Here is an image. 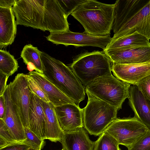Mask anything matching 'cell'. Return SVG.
Wrapping results in <instances>:
<instances>
[{"label":"cell","instance_id":"obj_26","mask_svg":"<svg viewBox=\"0 0 150 150\" xmlns=\"http://www.w3.org/2000/svg\"><path fill=\"white\" fill-rule=\"evenodd\" d=\"M26 77L30 91L36 94L42 101L46 102H49L47 95L40 85L29 74H27Z\"/></svg>","mask_w":150,"mask_h":150},{"label":"cell","instance_id":"obj_34","mask_svg":"<svg viewBox=\"0 0 150 150\" xmlns=\"http://www.w3.org/2000/svg\"><path fill=\"white\" fill-rule=\"evenodd\" d=\"M5 110L4 100L2 95L0 96V119H3L4 118Z\"/></svg>","mask_w":150,"mask_h":150},{"label":"cell","instance_id":"obj_21","mask_svg":"<svg viewBox=\"0 0 150 150\" xmlns=\"http://www.w3.org/2000/svg\"><path fill=\"white\" fill-rule=\"evenodd\" d=\"M147 47H150L149 40L144 36L135 32L112 40L103 50H122Z\"/></svg>","mask_w":150,"mask_h":150},{"label":"cell","instance_id":"obj_28","mask_svg":"<svg viewBox=\"0 0 150 150\" xmlns=\"http://www.w3.org/2000/svg\"><path fill=\"white\" fill-rule=\"evenodd\" d=\"M67 18L85 0H57Z\"/></svg>","mask_w":150,"mask_h":150},{"label":"cell","instance_id":"obj_6","mask_svg":"<svg viewBox=\"0 0 150 150\" xmlns=\"http://www.w3.org/2000/svg\"><path fill=\"white\" fill-rule=\"evenodd\" d=\"M85 92L88 100L83 109V127L90 134L99 136L117 118L119 110L87 91Z\"/></svg>","mask_w":150,"mask_h":150},{"label":"cell","instance_id":"obj_27","mask_svg":"<svg viewBox=\"0 0 150 150\" xmlns=\"http://www.w3.org/2000/svg\"><path fill=\"white\" fill-rule=\"evenodd\" d=\"M27 141L31 147L38 150H41L45 146L44 140H42L28 127H24Z\"/></svg>","mask_w":150,"mask_h":150},{"label":"cell","instance_id":"obj_17","mask_svg":"<svg viewBox=\"0 0 150 150\" xmlns=\"http://www.w3.org/2000/svg\"><path fill=\"white\" fill-rule=\"evenodd\" d=\"M12 8L0 7V48H4L14 42L17 25Z\"/></svg>","mask_w":150,"mask_h":150},{"label":"cell","instance_id":"obj_11","mask_svg":"<svg viewBox=\"0 0 150 150\" xmlns=\"http://www.w3.org/2000/svg\"><path fill=\"white\" fill-rule=\"evenodd\" d=\"M3 95L4 100L5 110L4 117L2 120L16 140L21 142H27L26 141L27 138L24 127L11 100L8 85Z\"/></svg>","mask_w":150,"mask_h":150},{"label":"cell","instance_id":"obj_8","mask_svg":"<svg viewBox=\"0 0 150 150\" xmlns=\"http://www.w3.org/2000/svg\"><path fill=\"white\" fill-rule=\"evenodd\" d=\"M149 129L136 117H117L105 132L113 137L119 144L127 149L145 135Z\"/></svg>","mask_w":150,"mask_h":150},{"label":"cell","instance_id":"obj_1","mask_svg":"<svg viewBox=\"0 0 150 150\" xmlns=\"http://www.w3.org/2000/svg\"><path fill=\"white\" fill-rule=\"evenodd\" d=\"M12 9L17 25L50 33L70 30L57 0H16Z\"/></svg>","mask_w":150,"mask_h":150},{"label":"cell","instance_id":"obj_7","mask_svg":"<svg viewBox=\"0 0 150 150\" xmlns=\"http://www.w3.org/2000/svg\"><path fill=\"white\" fill-rule=\"evenodd\" d=\"M130 85L111 74L94 79L85 88L96 98L119 110L125 100L129 97Z\"/></svg>","mask_w":150,"mask_h":150},{"label":"cell","instance_id":"obj_5","mask_svg":"<svg viewBox=\"0 0 150 150\" xmlns=\"http://www.w3.org/2000/svg\"><path fill=\"white\" fill-rule=\"evenodd\" d=\"M111 63L103 51H94L76 56L69 67L85 87L97 78L112 74Z\"/></svg>","mask_w":150,"mask_h":150},{"label":"cell","instance_id":"obj_22","mask_svg":"<svg viewBox=\"0 0 150 150\" xmlns=\"http://www.w3.org/2000/svg\"><path fill=\"white\" fill-rule=\"evenodd\" d=\"M41 51L37 47L31 44L25 45L21 53V57L26 65L28 62L33 64L38 70V72L43 74L42 62L40 58Z\"/></svg>","mask_w":150,"mask_h":150},{"label":"cell","instance_id":"obj_33","mask_svg":"<svg viewBox=\"0 0 150 150\" xmlns=\"http://www.w3.org/2000/svg\"><path fill=\"white\" fill-rule=\"evenodd\" d=\"M16 0H0V7L5 8H12Z\"/></svg>","mask_w":150,"mask_h":150},{"label":"cell","instance_id":"obj_9","mask_svg":"<svg viewBox=\"0 0 150 150\" xmlns=\"http://www.w3.org/2000/svg\"><path fill=\"white\" fill-rule=\"evenodd\" d=\"M47 40L56 45L62 44L76 47L91 46L98 47L104 50L112 40L110 35L95 36L70 30L63 32L50 33L46 37Z\"/></svg>","mask_w":150,"mask_h":150},{"label":"cell","instance_id":"obj_36","mask_svg":"<svg viewBox=\"0 0 150 150\" xmlns=\"http://www.w3.org/2000/svg\"><path fill=\"white\" fill-rule=\"evenodd\" d=\"M61 150H63V149H62Z\"/></svg>","mask_w":150,"mask_h":150},{"label":"cell","instance_id":"obj_3","mask_svg":"<svg viewBox=\"0 0 150 150\" xmlns=\"http://www.w3.org/2000/svg\"><path fill=\"white\" fill-rule=\"evenodd\" d=\"M83 27V33L95 36L110 35L115 19V4L85 0L71 14Z\"/></svg>","mask_w":150,"mask_h":150},{"label":"cell","instance_id":"obj_29","mask_svg":"<svg viewBox=\"0 0 150 150\" xmlns=\"http://www.w3.org/2000/svg\"><path fill=\"white\" fill-rule=\"evenodd\" d=\"M128 150H150V129Z\"/></svg>","mask_w":150,"mask_h":150},{"label":"cell","instance_id":"obj_32","mask_svg":"<svg viewBox=\"0 0 150 150\" xmlns=\"http://www.w3.org/2000/svg\"><path fill=\"white\" fill-rule=\"evenodd\" d=\"M30 148L32 147L26 144H18L0 149V150H27Z\"/></svg>","mask_w":150,"mask_h":150},{"label":"cell","instance_id":"obj_25","mask_svg":"<svg viewBox=\"0 0 150 150\" xmlns=\"http://www.w3.org/2000/svg\"><path fill=\"white\" fill-rule=\"evenodd\" d=\"M18 144H23L29 146L27 142H21L16 140L11 135L4 121L0 119V149Z\"/></svg>","mask_w":150,"mask_h":150},{"label":"cell","instance_id":"obj_23","mask_svg":"<svg viewBox=\"0 0 150 150\" xmlns=\"http://www.w3.org/2000/svg\"><path fill=\"white\" fill-rule=\"evenodd\" d=\"M19 67L13 55L6 50H0V72L9 77L17 71Z\"/></svg>","mask_w":150,"mask_h":150},{"label":"cell","instance_id":"obj_12","mask_svg":"<svg viewBox=\"0 0 150 150\" xmlns=\"http://www.w3.org/2000/svg\"><path fill=\"white\" fill-rule=\"evenodd\" d=\"M111 70L114 76L121 81L136 85L150 74V63L122 64L112 62Z\"/></svg>","mask_w":150,"mask_h":150},{"label":"cell","instance_id":"obj_19","mask_svg":"<svg viewBox=\"0 0 150 150\" xmlns=\"http://www.w3.org/2000/svg\"><path fill=\"white\" fill-rule=\"evenodd\" d=\"M29 75L40 85L47 95L50 102L55 107L68 104H75L45 76L36 71L29 72Z\"/></svg>","mask_w":150,"mask_h":150},{"label":"cell","instance_id":"obj_13","mask_svg":"<svg viewBox=\"0 0 150 150\" xmlns=\"http://www.w3.org/2000/svg\"><path fill=\"white\" fill-rule=\"evenodd\" d=\"M59 125L64 132L84 127L83 109L76 104H68L55 107Z\"/></svg>","mask_w":150,"mask_h":150},{"label":"cell","instance_id":"obj_14","mask_svg":"<svg viewBox=\"0 0 150 150\" xmlns=\"http://www.w3.org/2000/svg\"><path fill=\"white\" fill-rule=\"evenodd\" d=\"M103 51L112 62L122 64L150 63V47Z\"/></svg>","mask_w":150,"mask_h":150},{"label":"cell","instance_id":"obj_18","mask_svg":"<svg viewBox=\"0 0 150 150\" xmlns=\"http://www.w3.org/2000/svg\"><path fill=\"white\" fill-rule=\"evenodd\" d=\"M60 142L63 150H93L95 143L83 127L64 132Z\"/></svg>","mask_w":150,"mask_h":150},{"label":"cell","instance_id":"obj_24","mask_svg":"<svg viewBox=\"0 0 150 150\" xmlns=\"http://www.w3.org/2000/svg\"><path fill=\"white\" fill-rule=\"evenodd\" d=\"M119 145L113 137L104 132L95 142L93 150H121Z\"/></svg>","mask_w":150,"mask_h":150},{"label":"cell","instance_id":"obj_10","mask_svg":"<svg viewBox=\"0 0 150 150\" xmlns=\"http://www.w3.org/2000/svg\"><path fill=\"white\" fill-rule=\"evenodd\" d=\"M26 75L18 73L8 85L11 98L24 127H29V111L31 91Z\"/></svg>","mask_w":150,"mask_h":150},{"label":"cell","instance_id":"obj_20","mask_svg":"<svg viewBox=\"0 0 150 150\" xmlns=\"http://www.w3.org/2000/svg\"><path fill=\"white\" fill-rule=\"evenodd\" d=\"M42 103L46 117V139L53 142H60L64 132L58 122L55 107L50 102L42 100Z\"/></svg>","mask_w":150,"mask_h":150},{"label":"cell","instance_id":"obj_2","mask_svg":"<svg viewBox=\"0 0 150 150\" xmlns=\"http://www.w3.org/2000/svg\"><path fill=\"white\" fill-rule=\"evenodd\" d=\"M112 40L137 32L150 39V0H117Z\"/></svg>","mask_w":150,"mask_h":150},{"label":"cell","instance_id":"obj_35","mask_svg":"<svg viewBox=\"0 0 150 150\" xmlns=\"http://www.w3.org/2000/svg\"><path fill=\"white\" fill-rule=\"evenodd\" d=\"M27 150H38L35 149L33 148H29V149H28Z\"/></svg>","mask_w":150,"mask_h":150},{"label":"cell","instance_id":"obj_4","mask_svg":"<svg viewBox=\"0 0 150 150\" xmlns=\"http://www.w3.org/2000/svg\"><path fill=\"white\" fill-rule=\"evenodd\" d=\"M45 77L77 105L85 97L84 87L70 68L61 61L41 51Z\"/></svg>","mask_w":150,"mask_h":150},{"label":"cell","instance_id":"obj_31","mask_svg":"<svg viewBox=\"0 0 150 150\" xmlns=\"http://www.w3.org/2000/svg\"><path fill=\"white\" fill-rule=\"evenodd\" d=\"M8 77L6 75L0 72V96L3 95L6 88Z\"/></svg>","mask_w":150,"mask_h":150},{"label":"cell","instance_id":"obj_16","mask_svg":"<svg viewBox=\"0 0 150 150\" xmlns=\"http://www.w3.org/2000/svg\"><path fill=\"white\" fill-rule=\"evenodd\" d=\"M129 105L134 116L150 129V100L144 96L136 85L130 86Z\"/></svg>","mask_w":150,"mask_h":150},{"label":"cell","instance_id":"obj_15","mask_svg":"<svg viewBox=\"0 0 150 150\" xmlns=\"http://www.w3.org/2000/svg\"><path fill=\"white\" fill-rule=\"evenodd\" d=\"M29 129L42 140L46 139V117L42 100L31 91Z\"/></svg>","mask_w":150,"mask_h":150},{"label":"cell","instance_id":"obj_30","mask_svg":"<svg viewBox=\"0 0 150 150\" xmlns=\"http://www.w3.org/2000/svg\"><path fill=\"white\" fill-rule=\"evenodd\" d=\"M136 85L145 97L150 100V74L142 79Z\"/></svg>","mask_w":150,"mask_h":150}]
</instances>
